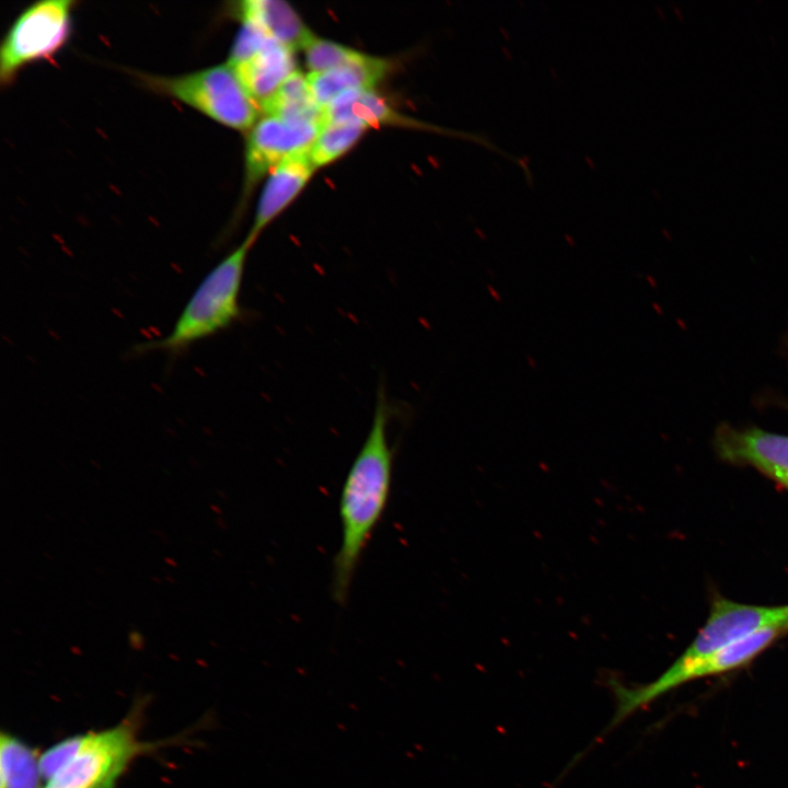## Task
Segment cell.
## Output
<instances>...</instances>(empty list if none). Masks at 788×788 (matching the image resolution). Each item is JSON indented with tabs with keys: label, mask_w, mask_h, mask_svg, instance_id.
I'll return each mask as SVG.
<instances>
[{
	"label": "cell",
	"mask_w": 788,
	"mask_h": 788,
	"mask_svg": "<svg viewBox=\"0 0 788 788\" xmlns=\"http://www.w3.org/2000/svg\"><path fill=\"white\" fill-rule=\"evenodd\" d=\"M315 169L309 152H302L285 159L269 172L254 223L245 239L251 246L260 232L299 195Z\"/></svg>",
	"instance_id": "9"
},
{
	"label": "cell",
	"mask_w": 788,
	"mask_h": 788,
	"mask_svg": "<svg viewBox=\"0 0 788 788\" xmlns=\"http://www.w3.org/2000/svg\"><path fill=\"white\" fill-rule=\"evenodd\" d=\"M164 561H165L167 565H170V566H173V567H176V566H177V563H176L173 558L165 557V558H164Z\"/></svg>",
	"instance_id": "19"
},
{
	"label": "cell",
	"mask_w": 788,
	"mask_h": 788,
	"mask_svg": "<svg viewBox=\"0 0 788 788\" xmlns=\"http://www.w3.org/2000/svg\"><path fill=\"white\" fill-rule=\"evenodd\" d=\"M387 61L360 53L352 61L322 72L306 74L316 104L324 111L340 94L374 88L385 76Z\"/></svg>",
	"instance_id": "11"
},
{
	"label": "cell",
	"mask_w": 788,
	"mask_h": 788,
	"mask_svg": "<svg viewBox=\"0 0 788 788\" xmlns=\"http://www.w3.org/2000/svg\"><path fill=\"white\" fill-rule=\"evenodd\" d=\"M324 121L354 123L364 127L385 124L413 125L396 113L374 88L347 91L324 109Z\"/></svg>",
	"instance_id": "13"
},
{
	"label": "cell",
	"mask_w": 788,
	"mask_h": 788,
	"mask_svg": "<svg viewBox=\"0 0 788 788\" xmlns=\"http://www.w3.org/2000/svg\"><path fill=\"white\" fill-rule=\"evenodd\" d=\"M715 447L728 462L751 465L776 482L788 485V436L760 428L718 427Z\"/></svg>",
	"instance_id": "8"
},
{
	"label": "cell",
	"mask_w": 788,
	"mask_h": 788,
	"mask_svg": "<svg viewBox=\"0 0 788 788\" xmlns=\"http://www.w3.org/2000/svg\"><path fill=\"white\" fill-rule=\"evenodd\" d=\"M366 129L354 123L324 121L309 151L313 165L325 166L345 154Z\"/></svg>",
	"instance_id": "17"
},
{
	"label": "cell",
	"mask_w": 788,
	"mask_h": 788,
	"mask_svg": "<svg viewBox=\"0 0 788 788\" xmlns=\"http://www.w3.org/2000/svg\"><path fill=\"white\" fill-rule=\"evenodd\" d=\"M37 751L18 737H0V788H39L43 780Z\"/></svg>",
	"instance_id": "16"
},
{
	"label": "cell",
	"mask_w": 788,
	"mask_h": 788,
	"mask_svg": "<svg viewBox=\"0 0 788 788\" xmlns=\"http://www.w3.org/2000/svg\"><path fill=\"white\" fill-rule=\"evenodd\" d=\"M322 125L259 117L246 138L244 194L285 159L309 152Z\"/></svg>",
	"instance_id": "7"
},
{
	"label": "cell",
	"mask_w": 788,
	"mask_h": 788,
	"mask_svg": "<svg viewBox=\"0 0 788 788\" xmlns=\"http://www.w3.org/2000/svg\"><path fill=\"white\" fill-rule=\"evenodd\" d=\"M135 77L150 91L232 129L250 130L259 118L257 104L228 62L174 76L136 72Z\"/></svg>",
	"instance_id": "4"
},
{
	"label": "cell",
	"mask_w": 788,
	"mask_h": 788,
	"mask_svg": "<svg viewBox=\"0 0 788 788\" xmlns=\"http://www.w3.org/2000/svg\"><path fill=\"white\" fill-rule=\"evenodd\" d=\"M786 487L788 488V485Z\"/></svg>",
	"instance_id": "21"
},
{
	"label": "cell",
	"mask_w": 788,
	"mask_h": 788,
	"mask_svg": "<svg viewBox=\"0 0 788 788\" xmlns=\"http://www.w3.org/2000/svg\"><path fill=\"white\" fill-rule=\"evenodd\" d=\"M244 240L218 262L187 300L167 335L136 345L132 352L152 351L177 357L194 344L232 326L242 316L241 289L251 250Z\"/></svg>",
	"instance_id": "3"
},
{
	"label": "cell",
	"mask_w": 788,
	"mask_h": 788,
	"mask_svg": "<svg viewBox=\"0 0 788 788\" xmlns=\"http://www.w3.org/2000/svg\"><path fill=\"white\" fill-rule=\"evenodd\" d=\"M392 413L386 391L380 385L369 431L347 472L339 497L341 536L332 575V594L338 604H345L349 598L359 564L390 499L395 456L389 437Z\"/></svg>",
	"instance_id": "1"
},
{
	"label": "cell",
	"mask_w": 788,
	"mask_h": 788,
	"mask_svg": "<svg viewBox=\"0 0 788 788\" xmlns=\"http://www.w3.org/2000/svg\"><path fill=\"white\" fill-rule=\"evenodd\" d=\"M137 711L112 728L78 734L73 754L44 788H116L130 763L157 748L138 739Z\"/></svg>",
	"instance_id": "5"
},
{
	"label": "cell",
	"mask_w": 788,
	"mask_h": 788,
	"mask_svg": "<svg viewBox=\"0 0 788 788\" xmlns=\"http://www.w3.org/2000/svg\"><path fill=\"white\" fill-rule=\"evenodd\" d=\"M73 0H42L26 7L0 47V83L9 85L26 66L51 58L69 40Z\"/></svg>",
	"instance_id": "6"
},
{
	"label": "cell",
	"mask_w": 788,
	"mask_h": 788,
	"mask_svg": "<svg viewBox=\"0 0 788 788\" xmlns=\"http://www.w3.org/2000/svg\"><path fill=\"white\" fill-rule=\"evenodd\" d=\"M294 51L269 37L244 61L231 66L258 108L298 69Z\"/></svg>",
	"instance_id": "10"
},
{
	"label": "cell",
	"mask_w": 788,
	"mask_h": 788,
	"mask_svg": "<svg viewBox=\"0 0 788 788\" xmlns=\"http://www.w3.org/2000/svg\"><path fill=\"white\" fill-rule=\"evenodd\" d=\"M310 72H322L356 59L360 51L345 45L314 36L303 49Z\"/></svg>",
	"instance_id": "18"
},
{
	"label": "cell",
	"mask_w": 788,
	"mask_h": 788,
	"mask_svg": "<svg viewBox=\"0 0 788 788\" xmlns=\"http://www.w3.org/2000/svg\"><path fill=\"white\" fill-rule=\"evenodd\" d=\"M165 579H167L171 582H175V580L171 579V577H165Z\"/></svg>",
	"instance_id": "20"
},
{
	"label": "cell",
	"mask_w": 788,
	"mask_h": 788,
	"mask_svg": "<svg viewBox=\"0 0 788 788\" xmlns=\"http://www.w3.org/2000/svg\"><path fill=\"white\" fill-rule=\"evenodd\" d=\"M235 10L241 21L255 23L293 51L303 50L315 36L294 9L281 0H246L237 3Z\"/></svg>",
	"instance_id": "12"
},
{
	"label": "cell",
	"mask_w": 788,
	"mask_h": 788,
	"mask_svg": "<svg viewBox=\"0 0 788 788\" xmlns=\"http://www.w3.org/2000/svg\"><path fill=\"white\" fill-rule=\"evenodd\" d=\"M259 111L289 121L324 124V111L313 99L306 74L299 70L260 105Z\"/></svg>",
	"instance_id": "14"
},
{
	"label": "cell",
	"mask_w": 788,
	"mask_h": 788,
	"mask_svg": "<svg viewBox=\"0 0 788 788\" xmlns=\"http://www.w3.org/2000/svg\"><path fill=\"white\" fill-rule=\"evenodd\" d=\"M768 627L788 628V605L756 606L718 599L693 642L657 680L642 685H627L613 675L606 677L605 684L614 698V712L602 734H609L637 710L683 684V675L693 665L730 644Z\"/></svg>",
	"instance_id": "2"
},
{
	"label": "cell",
	"mask_w": 788,
	"mask_h": 788,
	"mask_svg": "<svg viewBox=\"0 0 788 788\" xmlns=\"http://www.w3.org/2000/svg\"><path fill=\"white\" fill-rule=\"evenodd\" d=\"M781 630L783 628L779 627L764 628L730 644L693 665L685 672L682 682L685 683L697 677L719 674L748 663L773 642Z\"/></svg>",
	"instance_id": "15"
}]
</instances>
